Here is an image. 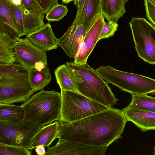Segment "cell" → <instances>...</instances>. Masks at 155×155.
<instances>
[{
	"label": "cell",
	"mask_w": 155,
	"mask_h": 155,
	"mask_svg": "<svg viewBox=\"0 0 155 155\" xmlns=\"http://www.w3.org/2000/svg\"><path fill=\"white\" fill-rule=\"evenodd\" d=\"M127 122L122 110L110 108L72 123L60 124L58 139L109 146L122 138Z\"/></svg>",
	"instance_id": "1"
},
{
	"label": "cell",
	"mask_w": 155,
	"mask_h": 155,
	"mask_svg": "<svg viewBox=\"0 0 155 155\" xmlns=\"http://www.w3.org/2000/svg\"><path fill=\"white\" fill-rule=\"evenodd\" d=\"M71 81L79 94L110 108L118 100L108 83L96 70L87 64L65 63Z\"/></svg>",
	"instance_id": "2"
},
{
	"label": "cell",
	"mask_w": 155,
	"mask_h": 155,
	"mask_svg": "<svg viewBox=\"0 0 155 155\" xmlns=\"http://www.w3.org/2000/svg\"><path fill=\"white\" fill-rule=\"evenodd\" d=\"M35 92L28 79V71L21 64L0 63V103H25Z\"/></svg>",
	"instance_id": "3"
},
{
	"label": "cell",
	"mask_w": 155,
	"mask_h": 155,
	"mask_svg": "<svg viewBox=\"0 0 155 155\" xmlns=\"http://www.w3.org/2000/svg\"><path fill=\"white\" fill-rule=\"evenodd\" d=\"M24 119L44 126L59 120L61 106V93L41 90L21 105Z\"/></svg>",
	"instance_id": "4"
},
{
	"label": "cell",
	"mask_w": 155,
	"mask_h": 155,
	"mask_svg": "<svg viewBox=\"0 0 155 155\" xmlns=\"http://www.w3.org/2000/svg\"><path fill=\"white\" fill-rule=\"evenodd\" d=\"M97 72L108 83L131 95L155 94V79L121 71L109 65L100 66Z\"/></svg>",
	"instance_id": "5"
},
{
	"label": "cell",
	"mask_w": 155,
	"mask_h": 155,
	"mask_svg": "<svg viewBox=\"0 0 155 155\" xmlns=\"http://www.w3.org/2000/svg\"><path fill=\"white\" fill-rule=\"evenodd\" d=\"M60 124L71 123L110 108L76 91L61 89Z\"/></svg>",
	"instance_id": "6"
},
{
	"label": "cell",
	"mask_w": 155,
	"mask_h": 155,
	"mask_svg": "<svg viewBox=\"0 0 155 155\" xmlns=\"http://www.w3.org/2000/svg\"><path fill=\"white\" fill-rule=\"evenodd\" d=\"M129 23L139 57L155 64V26L143 18L133 17Z\"/></svg>",
	"instance_id": "7"
},
{
	"label": "cell",
	"mask_w": 155,
	"mask_h": 155,
	"mask_svg": "<svg viewBox=\"0 0 155 155\" xmlns=\"http://www.w3.org/2000/svg\"><path fill=\"white\" fill-rule=\"evenodd\" d=\"M43 126L25 119L16 124L0 122V142L28 148L32 137Z\"/></svg>",
	"instance_id": "8"
},
{
	"label": "cell",
	"mask_w": 155,
	"mask_h": 155,
	"mask_svg": "<svg viewBox=\"0 0 155 155\" xmlns=\"http://www.w3.org/2000/svg\"><path fill=\"white\" fill-rule=\"evenodd\" d=\"M85 0L77 8L74 21L64 34L58 39V44L68 56L74 58L79 46L88 31L84 23Z\"/></svg>",
	"instance_id": "9"
},
{
	"label": "cell",
	"mask_w": 155,
	"mask_h": 155,
	"mask_svg": "<svg viewBox=\"0 0 155 155\" xmlns=\"http://www.w3.org/2000/svg\"><path fill=\"white\" fill-rule=\"evenodd\" d=\"M17 62L28 71H40L47 65L46 51L33 44L26 37L19 38L14 47Z\"/></svg>",
	"instance_id": "10"
},
{
	"label": "cell",
	"mask_w": 155,
	"mask_h": 155,
	"mask_svg": "<svg viewBox=\"0 0 155 155\" xmlns=\"http://www.w3.org/2000/svg\"><path fill=\"white\" fill-rule=\"evenodd\" d=\"M108 146H95L79 142L58 140L54 146L48 148L45 155H104Z\"/></svg>",
	"instance_id": "11"
},
{
	"label": "cell",
	"mask_w": 155,
	"mask_h": 155,
	"mask_svg": "<svg viewBox=\"0 0 155 155\" xmlns=\"http://www.w3.org/2000/svg\"><path fill=\"white\" fill-rule=\"evenodd\" d=\"M102 13L97 19L87 32L74 58V62L78 64L87 63L88 58L92 52L99 39L105 23Z\"/></svg>",
	"instance_id": "12"
},
{
	"label": "cell",
	"mask_w": 155,
	"mask_h": 155,
	"mask_svg": "<svg viewBox=\"0 0 155 155\" xmlns=\"http://www.w3.org/2000/svg\"><path fill=\"white\" fill-rule=\"evenodd\" d=\"M122 111L127 121L132 122L142 131L155 130V113L128 105Z\"/></svg>",
	"instance_id": "13"
},
{
	"label": "cell",
	"mask_w": 155,
	"mask_h": 155,
	"mask_svg": "<svg viewBox=\"0 0 155 155\" xmlns=\"http://www.w3.org/2000/svg\"><path fill=\"white\" fill-rule=\"evenodd\" d=\"M26 37L33 44L46 51L56 49L59 47L58 38L54 35L49 22L27 35Z\"/></svg>",
	"instance_id": "14"
},
{
	"label": "cell",
	"mask_w": 155,
	"mask_h": 155,
	"mask_svg": "<svg viewBox=\"0 0 155 155\" xmlns=\"http://www.w3.org/2000/svg\"><path fill=\"white\" fill-rule=\"evenodd\" d=\"M60 127L58 120L42 127L31 138L28 149L32 150L41 145L49 148L53 141L58 138Z\"/></svg>",
	"instance_id": "15"
},
{
	"label": "cell",
	"mask_w": 155,
	"mask_h": 155,
	"mask_svg": "<svg viewBox=\"0 0 155 155\" xmlns=\"http://www.w3.org/2000/svg\"><path fill=\"white\" fill-rule=\"evenodd\" d=\"M11 4L12 0H0V32L7 34L16 41L21 36L14 23Z\"/></svg>",
	"instance_id": "16"
},
{
	"label": "cell",
	"mask_w": 155,
	"mask_h": 155,
	"mask_svg": "<svg viewBox=\"0 0 155 155\" xmlns=\"http://www.w3.org/2000/svg\"><path fill=\"white\" fill-rule=\"evenodd\" d=\"M125 0H101V13L108 21L117 23L118 19L126 12Z\"/></svg>",
	"instance_id": "17"
},
{
	"label": "cell",
	"mask_w": 155,
	"mask_h": 155,
	"mask_svg": "<svg viewBox=\"0 0 155 155\" xmlns=\"http://www.w3.org/2000/svg\"><path fill=\"white\" fill-rule=\"evenodd\" d=\"M23 24L25 35L44 26V14L41 10L29 11L23 5Z\"/></svg>",
	"instance_id": "18"
},
{
	"label": "cell",
	"mask_w": 155,
	"mask_h": 155,
	"mask_svg": "<svg viewBox=\"0 0 155 155\" xmlns=\"http://www.w3.org/2000/svg\"><path fill=\"white\" fill-rule=\"evenodd\" d=\"M25 115V110L21 105L0 103L1 122L17 124L24 119Z\"/></svg>",
	"instance_id": "19"
},
{
	"label": "cell",
	"mask_w": 155,
	"mask_h": 155,
	"mask_svg": "<svg viewBox=\"0 0 155 155\" xmlns=\"http://www.w3.org/2000/svg\"><path fill=\"white\" fill-rule=\"evenodd\" d=\"M16 41L7 34L0 32V63L12 64L17 62L14 47Z\"/></svg>",
	"instance_id": "20"
},
{
	"label": "cell",
	"mask_w": 155,
	"mask_h": 155,
	"mask_svg": "<svg viewBox=\"0 0 155 155\" xmlns=\"http://www.w3.org/2000/svg\"><path fill=\"white\" fill-rule=\"evenodd\" d=\"M28 71V79L36 92L43 89L51 81L52 76L48 65L39 71L34 69Z\"/></svg>",
	"instance_id": "21"
},
{
	"label": "cell",
	"mask_w": 155,
	"mask_h": 155,
	"mask_svg": "<svg viewBox=\"0 0 155 155\" xmlns=\"http://www.w3.org/2000/svg\"><path fill=\"white\" fill-rule=\"evenodd\" d=\"M101 0H85L84 23L88 30L100 14Z\"/></svg>",
	"instance_id": "22"
},
{
	"label": "cell",
	"mask_w": 155,
	"mask_h": 155,
	"mask_svg": "<svg viewBox=\"0 0 155 155\" xmlns=\"http://www.w3.org/2000/svg\"><path fill=\"white\" fill-rule=\"evenodd\" d=\"M54 73L61 89L78 92L69 76L66 64L59 66L55 70Z\"/></svg>",
	"instance_id": "23"
},
{
	"label": "cell",
	"mask_w": 155,
	"mask_h": 155,
	"mask_svg": "<svg viewBox=\"0 0 155 155\" xmlns=\"http://www.w3.org/2000/svg\"><path fill=\"white\" fill-rule=\"evenodd\" d=\"M131 95L132 100L129 106L155 113V97L147 94Z\"/></svg>",
	"instance_id": "24"
},
{
	"label": "cell",
	"mask_w": 155,
	"mask_h": 155,
	"mask_svg": "<svg viewBox=\"0 0 155 155\" xmlns=\"http://www.w3.org/2000/svg\"><path fill=\"white\" fill-rule=\"evenodd\" d=\"M31 154V151L23 146L9 144L0 142V155Z\"/></svg>",
	"instance_id": "25"
},
{
	"label": "cell",
	"mask_w": 155,
	"mask_h": 155,
	"mask_svg": "<svg viewBox=\"0 0 155 155\" xmlns=\"http://www.w3.org/2000/svg\"><path fill=\"white\" fill-rule=\"evenodd\" d=\"M11 9L15 27L21 37L25 35L23 24V5H15L12 3Z\"/></svg>",
	"instance_id": "26"
},
{
	"label": "cell",
	"mask_w": 155,
	"mask_h": 155,
	"mask_svg": "<svg viewBox=\"0 0 155 155\" xmlns=\"http://www.w3.org/2000/svg\"><path fill=\"white\" fill-rule=\"evenodd\" d=\"M68 11L66 6L58 4L46 14L45 18L49 21H59L66 15Z\"/></svg>",
	"instance_id": "27"
},
{
	"label": "cell",
	"mask_w": 155,
	"mask_h": 155,
	"mask_svg": "<svg viewBox=\"0 0 155 155\" xmlns=\"http://www.w3.org/2000/svg\"><path fill=\"white\" fill-rule=\"evenodd\" d=\"M118 25L117 23L112 21H105L99 40L104 38H107L113 36L117 30Z\"/></svg>",
	"instance_id": "28"
},
{
	"label": "cell",
	"mask_w": 155,
	"mask_h": 155,
	"mask_svg": "<svg viewBox=\"0 0 155 155\" xmlns=\"http://www.w3.org/2000/svg\"><path fill=\"white\" fill-rule=\"evenodd\" d=\"M36 4L44 14H47L55 5L58 0H34Z\"/></svg>",
	"instance_id": "29"
},
{
	"label": "cell",
	"mask_w": 155,
	"mask_h": 155,
	"mask_svg": "<svg viewBox=\"0 0 155 155\" xmlns=\"http://www.w3.org/2000/svg\"><path fill=\"white\" fill-rule=\"evenodd\" d=\"M147 19L155 26V6L149 0H144Z\"/></svg>",
	"instance_id": "30"
},
{
	"label": "cell",
	"mask_w": 155,
	"mask_h": 155,
	"mask_svg": "<svg viewBox=\"0 0 155 155\" xmlns=\"http://www.w3.org/2000/svg\"><path fill=\"white\" fill-rule=\"evenodd\" d=\"M22 3L26 9L29 11L41 10L36 4L34 0H22Z\"/></svg>",
	"instance_id": "31"
},
{
	"label": "cell",
	"mask_w": 155,
	"mask_h": 155,
	"mask_svg": "<svg viewBox=\"0 0 155 155\" xmlns=\"http://www.w3.org/2000/svg\"><path fill=\"white\" fill-rule=\"evenodd\" d=\"M35 151L37 154L45 155L46 152L45 146L42 145L38 146L35 148Z\"/></svg>",
	"instance_id": "32"
},
{
	"label": "cell",
	"mask_w": 155,
	"mask_h": 155,
	"mask_svg": "<svg viewBox=\"0 0 155 155\" xmlns=\"http://www.w3.org/2000/svg\"><path fill=\"white\" fill-rule=\"evenodd\" d=\"M85 0H74V5L78 8L79 7Z\"/></svg>",
	"instance_id": "33"
},
{
	"label": "cell",
	"mask_w": 155,
	"mask_h": 155,
	"mask_svg": "<svg viewBox=\"0 0 155 155\" xmlns=\"http://www.w3.org/2000/svg\"><path fill=\"white\" fill-rule=\"evenodd\" d=\"M12 3L15 5H20L22 4V0H12Z\"/></svg>",
	"instance_id": "34"
},
{
	"label": "cell",
	"mask_w": 155,
	"mask_h": 155,
	"mask_svg": "<svg viewBox=\"0 0 155 155\" xmlns=\"http://www.w3.org/2000/svg\"><path fill=\"white\" fill-rule=\"evenodd\" d=\"M74 0H62L63 3L65 4H67L73 1Z\"/></svg>",
	"instance_id": "35"
},
{
	"label": "cell",
	"mask_w": 155,
	"mask_h": 155,
	"mask_svg": "<svg viewBox=\"0 0 155 155\" xmlns=\"http://www.w3.org/2000/svg\"><path fill=\"white\" fill-rule=\"evenodd\" d=\"M152 4L155 6V0H149Z\"/></svg>",
	"instance_id": "36"
},
{
	"label": "cell",
	"mask_w": 155,
	"mask_h": 155,
	"mask_svg": "<svg viewBox=\"0 0 155 155\" xmlns=\"http://www.w3.org/2000/svg\"><path fill=\"white\" fill-rule=\"evenodd\" d=\"M154 155H155V147H154V151L153 154Z\"/></svg>",
	"instance_id": "37"
},
{
	"label": "cell",
	"mask_w": 155,
	"mask_h": 155,
	"mask_svg": "<svg viewBox=\"0 0 155 155\" xmlns=\"http://www.w3.org/2000/svg\"><path fill=\"white\" fill-rule=\"evenodd\" d=\"M125 0L126 2H127L128 1V0Z\"/></svg>",
	"instance_id": "38"
}]
</instances>
